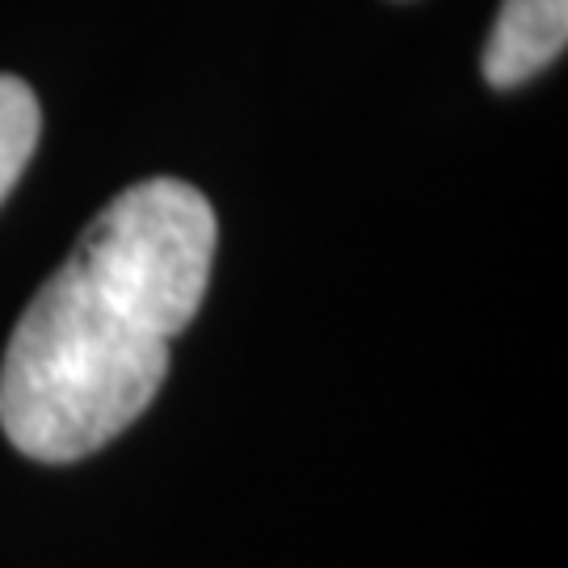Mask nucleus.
Here are the masks:
<instances>
[{"instance_id":"3","label":"nucleus","mask_w":568,"mask_h":568,"mask_svg":"<svg viewBox=\"0 0 568 568\" xmlns=\"http://www.w3.org/2000/svg\"><path fill=\"white\" fill-rule=\"evenodd\" d=\"M42 131L39 98L18 77H0V203L18 185L26 161L34 156Z\"/></svg>"},{"instance_id":"1","label":"nucleus","mask_w":568,"mask_h":568,"mask_svg":"<svg viewBox=\"0 0 568 568\" xmlns=\"http://www.w3.org/2000/svg\"><path fill=\"white\" fill-rule=\"evenodd\" d=\"M215 211L194 185L152 178L84 227L21 312L0 366L4 438L39 464H77L156 400L169 345L199 316Z\"/></svg>"},{"instance_id":"2","label":"nucleus","mask_w":568,"mask_h":568,"mask_svg":"<svg viewBox=\"0 0 568 568\" xmlns=\"http://www.w3.org/2000/svg\"><path fill=\"white\" fill-rule=\"evenodd\" d=\"M568 42V0H501L485 42V81L518 89L560 60Z\"/></svg>"}]
</instances>
